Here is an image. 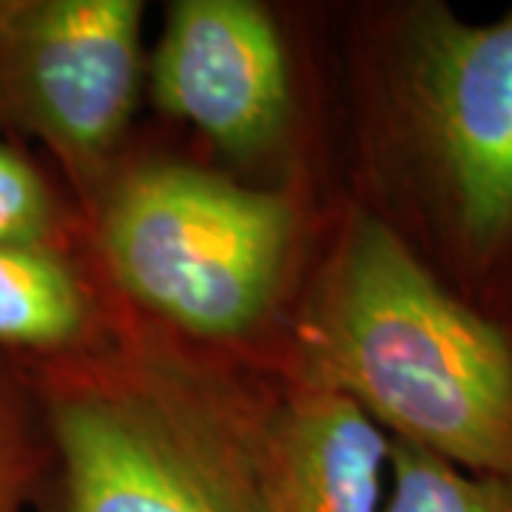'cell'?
<instances>
[{
    "mask_svg": "<svg viewBox=\"0 0 512 512\" xmlns=\"http://www.w3.org/2000/svg\"><path fill=\"white\" fill-rule=\"evenodd\" d=\"M89 322V288L60 245H0V348L69 356Z\"/></svg>",
    "mask_w": 512,
    "mask_h": 512,
    "instance_id": "8",
    "label": "cell"
},
{
    "mask_svg": "<svg viewBox=\"0 0 512 512\" xmlns=\"http://www.w3.org/2000/svg\"><path fill=\"white\" fill-rule=\"evenodd\" d=\"M40 476L32 387L0 359V512H23Z\"/></svg>",
    "mask_w": 512,
    "mask_h": 512,
    "instance_id": "10",
    "label": "cell"
},
{
    "mask_svg": "<svg viewBox=\"0 0 512 512\" xmlns=\"http://www.w3.org/2000/svg\"><path fill=\"white\" fill-rule=\"evenodd\" d=\"M140 20L137 0H0V120L94 163L134 109Z\"/></svg>",
    "mask_w": 512,
    "mask_h": 512,
    "instance_id": "5",
    "label": "cell"
},
{
    "mask_svg": "<svg viewBox=\"0 0 512 512\" xmlns=\"http://www.w3.org/2000/svg\"><path fill=\"white\" fill-rule=\"evenodd\" d=\"M404 77L458 237L490 254L512 237V9L493 23H467L424 6Z\"/></svg>",
    "mask_w": 512,
    "mask_h": 512,
    "instance_id": "4",
    "label": "cell"
},
{
    "mask_svg": "<svg viewBox=\"0 0 512 512\" xmlns=\"http://www.w3.org/2000/svg\"><path fill=\"white\" fill-rule=\"evenodd\" d=\"M390 450L359 404L311 384L265 421L262 512H384Z\"/></svg>",
    "mask_w": 512,
    "mask_h": 512,
    "instance_id": "7",
    "label": "cell"
},
{
    "mask_svg": "<svg viewBox=\"0 0 512 512\" xmlns=\"http://www.w3.org/2000/svg\"><path fill=\"white\" fill-rule=\"evenodd\" d=\"M63 220L43 174L0 140V245H60Z\"/></svg>",
    "mask_w": 512,
    "mask_h": 512,
    "instance_id": "11",
    "label": "cell"
},
{
    "mask_svg": "<svg viewBox=\"0 0 512 512\" xmlns=\"http://www.w3.org/2000/svg\"><path fill=\"white\" fill-rule=\"evenodd\" d=\"M384 512H512V478L470 473L419 444L393 439Z\"/></svg>",
    "mask_w": 512,
    "mask_h": 512,
    "instance_id": "9",
    "label": "cell"
},
{
    "mask_svg": "<svg viewBox=\"0 0 512 512\" xmlns=\"http://www.w3.org/2000/svg\"><path fill=\"white\" fill-rule=\"evenodd\" d=\"M311 384L393 439L512 478V345L447 293L384 222L350 225L313 316Z\"/></svg>",
    "mask_w": 512,
    "mask_h": 512,
    "instance_id": "1",
    "label": "cell"
},
{
    "mask_svg": "<svg viewBox=\"0 0 512 512\" xmlns=\"http://www.w3.org/2000/svg\"><path fill=\"white\" fill-rule=\"evenodd\" d=\"M29 387L66 512H262L265 421L180 359L69 353Z\"/></svg>",
    "mask_w": 512,
    "mask_h": 512,
    "instance_id": "2",
    "label": "cell"
},
{
    "mask_svg": "<svg viewBox=\"0 0 512 512\" xmlns=\"http://www.w3.org/2000/svg\"><path fill=\"white\" fill-rule=\"evenodd\" d=\"M151 92L231 154H256L282 134L291 77L271 18L245 0L168 6L151 55Z\"/></svg>",
    "mask_w": 512,
    "mask_h": 512,
    "instance_id": "6",
    "label": "cell"
},
{
    "mask_svg": "<svg viewBox=\"0 0 512 512\" xmlns=\"http://www.w3.org/2000/svg\"><path fill=\"white\" fill-rule=\"evenodd\" d=\"M291 237L282 197L188 165L140 168L100 214V248L117 282L208 339L239 336L271 308Z\"/></svg>",
    "mask_w": 512,
    "mask_h": 512,
    "instance_id": "3",
    "label": "cell"
}]
</instances>
